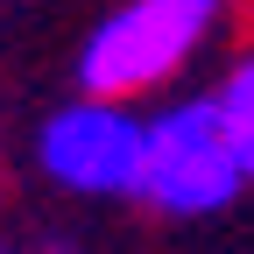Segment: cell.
I'll return each mask as SVG.
<instances>
[{"instance_id":"5","label":"cell","mask_w":254,"mask_h":254,"mask_svg":"<svg viewBox=\"0 0 254 254\" xmlns=\"http://www.w3.org/2000/svg\"><path fill=\"white\" fill-rule=\"evenodd\" d=\"M0 254H7V247H0Z\"/></svg>"},{"instance_id":"3","label":"cell","mask_w":254,"mask_h":254,"mask_svg":"<svg viewBox=\"0 0 254 254\" xmlns=\"http://www.w3.org/2000/svg\"><path fill=\"white\" fill-rule=\"evenodd\" d=\"M148 163V113L134 99L78 92L36 127V170L71 198H134Z\"/></svg>"},{"instance_id":"1","label":"cell","mask_w":254,"mask_h":254,"mask_svg":"<svg viewBox=\"0 0 254 254\" xmlns=\"http://www.w3.org/2000/svg\"><path fill=\"white\" fill-rule=\"evenodd\" d=\"M219 21H226V0H120L78 43V92L141 106L205 57Z\"/></svg>"},{"instance_id":"4","label":"cell","mask_w":254,"mask_h":254,"mask_svg":"<svg viewBox=\"0 0 254 254\" xmlns=\"http://www.w3.org/2000/svg\"><path fill=\"white\" fill-rule=\"evenodd\" d=\"M212 106H219V120H226V134H233V148H240V170H247V184H254V50L226 64V78L212 85Z\"/></svg>"},{"instance_id":"2","label":"cell","mask_w":254,"mask_h":254,"mask_svg":"<svg viewBox=\"0 0 254 254\" xmlns=\"http://www.w3.org/2000/svg\"><path fill=\"white\" fill-rule=\"evenodd\" d=\"M247 190L240 148L205 99H170L148 113V163H141V205L163 219H212Z\"/></svg>"}]
</instances>
